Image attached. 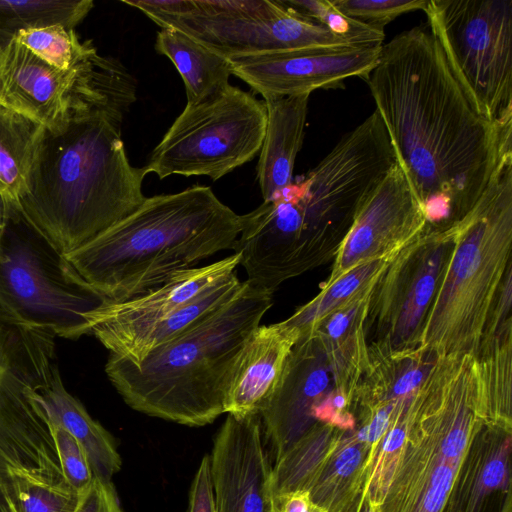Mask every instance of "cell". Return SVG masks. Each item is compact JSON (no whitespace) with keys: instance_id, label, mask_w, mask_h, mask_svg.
I'll return each instance as SVG.
<instances>
[{"instance_id":"1","label":"cell","mask_w":512,"mask_h":512,"mask_svg":"<svg viewBox=\"0 0 512 512\" xmlns=\"http://www.w3.org/2000/svg\"><path fill=\"white\" fill-rule=\"evenodd\" d=\"M365 81L428 226L460 219L512 160V128L477 111L428 26L383 44Z\"/></svg>"},{"instance_id":"2","label":"cell","mask_w":512,"mask_h":512,"mask_svg":"<svg viewBox=\"0 0 512 512\" xmlns=\"http://www.w3.org/2000/svg\"><path fill=\"white\" fill-rule=\"evenodd\" d=\"M123 119L111 110L92 109L45 132L20 212L64 256L146 199V174L130 164L121 138Z\"/></svg>"},{"instance_id":"3","label":"cell","mask_w":512,"mask_h":512,"mask_svg":"<svg viewBox=\"0 0 512 512\" xmlns=\"http://www.w3.org/2000/svg\"><path fill=\"white\" fill-rule=\"evenodd\" d=\"M241 215L207 186L146 197L130 215L66 255L74 269L110 301H124L233 249Z\"/></svg>"},{"instance_id":"4","label":"cell","mask_w":512,"mask_h":512,"mask_svg":"<svg viewBox=\"0 0 512 512\" xmlns=\"http://www.w3.org/2000/svg\"><path fill=\"white\" fill-rule=\"evenodd\" d=\"M272 305L251 287L192 329L153 350L140 364L109 354L105 372L132 409L187 426H204L225 413L234 365Z\"/></svg>"},{"instance_id":"5","label":"cell","mask_w":512,"mask_h":512,"mask_svg":"<svg viewBox=\"0 0 512 512\" xmlns=\"http://www.w3.org/2000/svg\"><path fill=\"white\" fill-rule=\"evenodd\" d=\"M444 228L450 248L414 347L435 359L477 356L511 269L512 161L464 216Z\"/></svg>"},{"instance_id":"6","label":"cell","mask_w":512,"mask_h":512,"mask_svg":"<svg viewBox=\"0 0 512 512\" xmlns=\"http://www.w3.org/2000/svg\"><path fill=\"white\" fill-rule=\"evenodd\" d=\"M108 301L20 211L6 216L0 228V311L9 320L78 340L91 335L87 316Z\"/></svg>"},{"instance_id":"7","label":"cell","mask_w":512,"mask_h":512,"mask_svg":"<svg viewBox=\"0 0 512 512\" xmlns=\"http://www.w3.org/2000/svg\"><path fill=\"white\" fill-rule=\"evenodd\" d=\"M423 11L477 111L512 128V0H427Z\"/></svg>"},{"instance_id":"8","label":"cell","mask_w":512,"mask_h":512,"mask_svg":"<svg viewBox=\"0 0 512 512\" xmlns=\"http://www.w3.org/2000/svg\"><path fill=\"white\" fill-rule=\"evenodd\" d=\"M266 119L264 101L229 84L186 104L142 169L159 179L182 175L218 180L260 152Z\"/></svg>"},{"instance_id":"9","label":"cell","mask_w":512,"mask_h":512,"mask_svg":"<svg viewBox=\"0 0 512 512\" xmlns=\"http://www.w3.org/2000/svg\"><path fill=\"white\" fill-rule=\"evenodd\" d=\"M0 105L56 132L78 113L106 109L125 115L132 104L98 51L78 68L61 70L10 39L0 48Z\"/></svg>"},{"instance_id":"10","label":"cell","mask_w":512,"mask_h":512,"mask_svg":"<svg viewBox=\"0 0 512 512\" xmlns=\"http://www.w3.org/2000/svg\"><path fill=\"white\" fill-rule=\"evenodd\" d=\"M196 3L197 13L173 20L164 28L178 29L223 57L349 44L289 9L281 0H196Z\"/></svg>"},{"instance_id":"11","label":"cell","mask_w":512,"mask_h":512,"mask_svg":"<svg viewBox=\"0 0 512 512\" xmlns=\"http://www.w3.org/2000/svg\"><path fill=\"white\" fill-rule=\"evenodd\" d=\"M382 45L314 46L225 58L232 75L263 98L292 96L338 88L354 76L365 80L378 60Z\"/></svg>"},{"instance_id":"12","label":"cell","mask_w":512,"mask_h":512,"mask_svg":"<svg viewBox=\"0 0 512 512\" xmlns=\"http://www.w3.org/2000/svg\"><path fill=\"white\" fill-rule=\"evenodd\" d=\"M428 227L404 172L395 162L341 239L332 272L323 286L359 263L402 251Z\"/></svg>"},{"instance_id":"13","label":"cell","mask_w":512,"mask_h":512,"mask_svg":"<svg viewBox=\"0 0 512 512\" xmlns=\"http://www.w3.org/2000/svg\"><path fill=\"white\" fill-rule=\"evenodd\" d=\"M240 254L233 253L203 267L180 271L163 284L124 301H108L87 316L91 335L109 351L123 357L146 331L235 272Z\"/></svg>"},{"instance_id":"14","label":"cell","mask_w":512,"mask_h":512,"mask_svg":"<svg viewBox=\"0 0 512 512\" xmlns=\"http://www.w3.org/2000/svg\"><path fill=\"white\" fill-rule=\"evenodd\" d=\"M260 415L228 414L214 439L210 469L217 512H269L272 466Z\"/></svg>"},{"instance_id":"15","label":"cell","mask_w":512,"mask_h":512,"mask_svg":"<svg viewBox=\"0 0 512 512\" xmlns=\"http://www.w3.org/2000/svg\"><path fill=\"white\" fill-rule=\"evenodd\" d=\"M299 338V330L285 321L259 325L253 331L231 373L225 413L261 414L279 386L288 357Z\"/></svg>"},{"instance_id":"16","label":"cell","mask_w":512,"mask_h":512,"mask_svg":"<svg viewBox=\"0 0 512 512\" xmlns=\"http://www.w3.org/2000/svg\"><path fill=\"white\" fill-rule=\"evenodd\" d=\"M309 96L263 98L267 119L256 171L264 200L293 182L296 157L304 139Z\"/></svg>"},{"instance_id":"17","label":"cell","mask_w":512,"mask_h":512,"mask_svg":"<svg viewBox=\"0 0 512 512\" xmlns=\"http://www.w3.org/2000/svg\"><path fill=\"white\" fill-rule=\"evenodd\" d=\"M41 393L51 419L64 427L85 451L94 477L111 482L122 465L115 440L66 390L58 366L54 368L49 385Z\"/></svg>"},{"instance_id":"18","label":"cell","mask_w":512,"mask_h":512,"mask_svg":"<svg viewBox=\"0 0 512 512\" xmlns=\"http://www.w3.org/2000/svg\"><path fill=\"white\" fill-rule=\"evenodd\" d=\"M46 129L0 105V196L8 214L20 211V200Z\"/></svg>"},{"instance_id":"19","label":"cell","mask_w":512,"mask_h":512,"mask_svg":"<svg viewBox=\"0 0 512 512\" xmlns=\"http://www.w3.org/2000/svg\"><path fill=\"white\" fill-rule=\"evenodd\" d=\"M157 53L177 68L185 86L187 104L197 103L228 86L232 75L225 57L175 28H161Z\"/></svg>"},{"instance_id":"20","label":"cell","mask_w":512,"mask_h":512,"mask_svg":"<svg viewBox=\"0 0 512 512\" xmlns=\"http://www.w3.org/2000/svg\"><path fill=\"white\" fill-rule=\"evenodd\" d=\"M402 251L359 263L333 283L323 286L313 300L301 306L284 321L296 327L300 337L312 334L332 313L373 293L391 263Z\"/></svg>"},{"instance_id":"21","label":"cell","mask_w":512,"mask_h":512,"mask_svg":"<svg viewBox=\"0 0 512 512\" xmlns=\"http://www.w3.org/2000/svg\"><path fill=\"white\" fill-rule=\"evenodd\" d=\"M93 7L92 0H0V41L28 29L54 25L75 29Z\"/></svg>"},{"instance_id":"22","label":"cell","mask_w":512,"mask_h":512,"mask_svg":"<svg viewBox=\"0 0 512 512\" xmlns=\"http://www.w3.org/2000/svg\"><path fill=\"white\" fill-rule=\"evenodd\" d=\"M511 320L481 344L476 356L485 393L488 419L510 424Z\"/></svg>"},{"instance_id":"23","label":"cell","mask_w":512,"mask_h":512,"mask_svg":"<svg viewBox=\"0 0 512 512\" xmlns=\"http://www.w3.org/2000/svg\"><path fill=\"white\" fill-rule=\"evenodd\" d=\"M12 39L61 70L78 68L97 52L91 40L81 41L75 29L60 25L22 30Z\"/></svg>"},{"instance_id":"24","label":"cell","mask_w":512,"mask_h":512,"mask_svg":"<svg viewBox=\"0 0 512 512\" xmlns=\"http://www.w3.org/2000/svg\"><path fill=\"white\" fill-rule=\"evenodd\" d=\"M281 2L349 44H383L384 30L348 17L339 11L331 0H281Z\"/></svg>"},{"instance_id":"25","label":"cell","mask_w":512,"mask_h":512,"mask_svg":"<svg viewBox=\"0 0 512 512\" xmlns=\"http://www.w3.org/2000/svg\"><path fill=\"white\" fill-rule=\"evenodd\" d=\"M82 492L71 487L61 474L39 473L20 484L19 511L75 512Z\"/></svg>"},{"instance_id":"26","label":"cell","mask_w":512,"mask_h":512,"mask_svg":"<svg viewBox=\"0 0 512 512\" xmlns=\"http://www.w3.org/2000/svg\"><path fill=\"white\" fill-rule=\"evenodd\" d=\"M348 17L369 26L384 27L401 14L423 10L427 0H331Z\"/></svg>"},{"instance_id":"27","label":"cell","mask_w":512,"mask_h":512,"mask_svg":"<svg viewBox=\"0 0 512 512\" xmlns=\"http://www.w3.org/2000/svg\"><path fill=\"white\" fill-rule=\"evenodd\" d=\"M51 433L65 481L78 492L84 491L95 478L85 451L64 427L53 420Z\"/></svg>"},{"instance_id":"28","label":"cell","mask_w":512,"mask_h":512,"mask_svg":"<svg viewBox=\"0 0 512 512\" xmlns=\"http://www.w3.org/2000/svg\"><path fill=\"white\" fill-rule=\"evenodd\" d=\"M75 512H124L120 505L114 485L94 478L85 489Z\"/></svg>"},{"instance_id":"29","label":"cell","mask_w":512,"mask_h":512,"mask_svg":"<svg viewBox=\"0 0 512 512\" xmlns=\"http://www.w3.org/2000/svg\"><path fill=\"white\" fill-rule=\"evenodd\" d=\"M187 512H217L208 455L202 458L192 482Z\"/></svg>"},{"instance_id":"30","label":"cell","mask_w":512,"mask_h":512,"mask_svg":"<svg viewBox=\"0 0 512 512\" xmlns=\"http://www.w3.org/2000/svg\"><path fill=\"white\" fill-rule=\"evenodd\" d=\"M357 441V440H356ZM363 459L362 446L358 441H347L338 449L332 460L331 476L337 480L352 477L360 468Z\"/></svg>"},{"instance_id":"31","label":"cell","mask_w":512,"mask_h":512,"mask_svg":"<svg viewBox=\"0 0 512 512\" xmlns=\"http://www.w3.org/2000/svg\"><path fill=\"white\" fill-rule=\"evenodd\" d=\"M269 512H324L316 505L308 491L294 490L270 496Z\"/></svg>"},{"instance_id":"32","label":"cell","mask_w":512,"mask_h":512,"mask_svg":"<svg viewBox=\"0 0 512 512\" xmlns=\"http://www.w3.org/2000/svg\"><path fill=\"white\" fill-rule=\"evenodd\" d=\"M508 447L509 444L503 449L500 457L492 458L484 467L479 482L481 489L484 492H490L492 490L504 487L507 477V470L503 452Z\"/></svg>"},{"instance_id":"33","label":"cell","mask_w":512,"mask_h":512,"mask_svg":"<svg viewBox=\"0 0 512 512\" xmlns=\"http://www.w3.org/2000/svg\"><path fill=\"white\" fill-rule=\"evenodd\" d=\"M398 400L378 406L372 420L368 424V443L376 444L387 431L391 416Z\"/></svg>"},{"instance_id":"34","label":"cell","mask_w":512,"mask_h":512,"mask_svg":"<svg viewBox=\"0 0 512 512\" xmlns=\"http://www.w3.org/2000/svg\"><path fill=\"white\" fill-rule=\"evenodd\" d=\"M356 440L363 444L368 443V425L363 426L356 435Z\"/></svg>"},{"instance_id":"35","label":"cell","mask_w":512,"mask_h":512,"mask_svg":"<svg viewBox=\"0 0 512 512\" xmlns=\"http://www.w3.org/2000/svg\"><path fill=\"white\" fill-rule=\"evenodd\" d=\"M0 512H20L19 505H11L0 502Z\"/></svg>"},{"instance_id":"36","label":"cell","mask_w":512,"mask_h":512,"mask_svg":"<svg viewBox=\"0 0 512 512\" xmlns=\"http://www.w3.org/2000/svg\"><path fill=\"white\" fill-rule=\"evenodd\" d=\"M6 218V208L2 197L0 196V228L4 224Z\"/></svg>"},{"instance_id":"37","label":"cell","mask_w":512,"mask_h":512,"mask_svg":"<svg viewBox=\"0 0 512 512\" xmlns=\"http://www.w3.org/2000/svg\"><path fill=\"white\" fill-rule=\"evenodd\" d=\"M365 512H373L372 508L369 506L365 509Z\"/></svg>"},{"instance_id":"38","label":"cell","mask_w":512,"mask_h":512,"mask_svg":"<svg viewBox=\"0 0 512 512\" xmlns=\"http://www.w3.org/2000/svg\"><path fill=\"white\" fill-rule=\"evenodd\" d=\"M2 42L0 41V48H1Z\"/></svg>"}]
</instances>
